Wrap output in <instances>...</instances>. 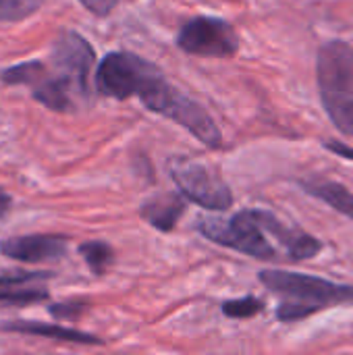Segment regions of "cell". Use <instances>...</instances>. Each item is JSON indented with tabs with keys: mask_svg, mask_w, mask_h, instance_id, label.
I'll return each instance as SVG.
<instances>
[{
	"mask_svg": "<svg viewBox=\"0 0 353 355\" xmlns=\"http://www.w3.org/2000/svg\"><path fill=\"white\" fill-rule=\"evenodd\" d=\"M10 208V196H6L4 191H0V216H4V212Z\"/></svg>",
	"mask_w": 353,
	"mask_h": 355,
	"instance_id": "cell-21",
	"label": "cell"
},
{
	"mask_svg": "<svg viewBox=\"0 0 353 355\" xmlns=\"http://www.w3.org/2000/svg\"><path fill=\"white\" fill-rule=\"evenodd\" d=\"M79 254L83 256L85 264L94 275H104L106 268L112 264V248L104 241H87L79 245Z\"/></svg>",
	"mask_w": 353,
	"mask_h": 355,
	"instance_id": "cell-15",
	"label": "cell"
},
{
	"mask_svg": "<svg viewBox=\"0 0 353 355\" xmlns=\"http://www.w3.org/2000/svg\"><path fill=\"white\" fill-rule=\"evenodd\" d=\"M264 310V302L258 297H241V300H231L223 304V314L227 318H235V320H243V318H252L256 314H260Z\"/></svg>",
	"mask_w": 353,
	"mask_h": 355,
	"instance_id": "cell-17",
	"label": "cell"
},
{
	"mask_svg": "<svg viewBox=\"0 0 353 355\" xmlns=\"http://www.w3.org/2000/svg\"><path fill=\"white\" fill-rule=\"evenodd\" d=\"M67 248L69 239L62 235H23L4 239L0 243V252L6 258L29 264L60 260L67 254Z\"/></svg>",
	"mask_w": 353,
	"mask_h": 355,
	"instance_id": "cell-10",
	"label": "cell"
},
{
	"mask_svg": "<svg viewBox=\"0 0 353 355\" xmlns=\"http://www.w3.org/2000/svg\"><path fill=\"white\" fill-rule=\"evenodd\" d=\"M177 46L193 56L225 58L239 50V37L233 25L218 17H196L181 27Z\"/></svg>",
	"mask_w": 353,
	"mask_h": 355,
	"instance_id": "cell-8",
	"label": "cell"
},
{
	"mask_svg": "<svg viewBox=\"0 0 353 355\" xmlns=\"http://www.w3.org/2000/svg\"><path fill=\"white\" fill-rule=\"evenodd\" d=\"M50 272H10L0 277V304L23 308L35 302L48 300L46 281L50 279Z\"/></svg>",
	"mask_w": 353,
	"mask_h": 355,
	"instance_id": "cell-11",
	"label": "cell"
},
{
	"mask_svg": "<svg viewBox=\"0 0 353 355\" xmlns=\"http://www.w3.org/2000/svg\"><path fill=\"white\" fill-rule=\"evenodd\" d=\"M94 56L89 42L75 31H62L50 52L54 71L62 75L79 96H87V77L94 67Z\"/></svg>",
	"mask_w": 353,
	"mask_h": 355,
	"instance_id": "cell-9",
	"label": "cell"
},
{
	"mask_svg": "<svg viewBox=\"0 0 353 355\" xmlns=\"http://www.w3.org/2000/svg\"><path fill=\"white\" fill-rule=\"evenodd\" d=\"M89 12L98 15V17H106L108 12H112V8L117 6L119 0H79Z\"/></svg>",
	"mask_w": 353,
	"mask_h": 355,
	"instance_id": "cell-19",
	"label": "cell"
},
{
	"mask_svg": "<svg viewBox=\"0 0 353 355\" xmlns=\"http://www.w3.org/2000/svg\"><path fill=\"white\" fill-rule=\"evenodd\" d=\"M260 283L273 293L285 297L277 308V318L283 322L308 318L310 314L325 310L333 304L353 302L352 285H339L320 277L285 270H262Z\"/></svg>",
	"mask_w": 353,
	"mask_h": 355,
	"instance_id": "cell-2",
	"label": "cell"
},
{
	"mask_svg": "<svg viewBox=\"0 0 353 355\" xmlns=\"http://www.w3.org/2000/svg\"><path fill=\"white\" fill-rule=\"evenodd\" d=\"M160 75L162 73L158 71L156 64L148 62L137 54L110 52L98 67L96 85L98 92L108 98L127 100L131 96L139 98L150 87V83Z\"/></svg>",
	"mask_w": 353,
	"mask_h": 355,
	"instance_id": "cell-5",
	"label": "cell"
},
{
	"mask_svg": "<svg viewBox=\"0 0 353 355\" xmlns=\"http://www.w3.org/2000/svg\"><path fill=\"white\" fill-rule=\"evenodd\" d=\"M85 310V304L81 302H71V304H56L50 308V314L58 320H75L81 312Z\"/></svg>",
	"mask_w": 353,
	"mask_h": 355,
	"instance_id": "cell-18",
	"label": "cell"
},
{
	"mask_svg": "<svg viewBox=\"0 0 353 355\" xmlns=\"http://www.w3.org/2000/svg\"><path fill=\"white\" fill-rule=\"evenodd\" d=\"M325 148H327V150H331V152H335L337 156H343V158H350V160H353V148L345 146V144H341V141H329V144H325Z\"/></svg>",
	"mask_w": 353,
	"mask_h": 355,
	"instance_id": "cell-20",
	"label": "cell"
},
{
	"mask_svg": "<svg viewBox=\"0 0 353 355\" xmlns=\"http://www.w3.org/2000/svg\"><path fill=\"white\" fill-rule=\"evenodd\" d=\"M144 106L173 123L185 127L196 139L208 148H218L223 144V133L212 121V116L191 98L177 92L164 77H158L139 98Z\"/></svg>",
	"mask_w": 353,
	"mask_h": 355,
	"instance_id": "cell-4",
	"label": "cell"
},
{
	"mask_svg": "<svg viewBox=\"0 0 353 355\" xmlns=\"http://www.w3.org/2000/svg\"><path fill=\"white\" fill-rule=\"evenodd\" d=\"M2 333H19V335H33V337H44V339H56V341H67V343H79V345H102L104 341L98 339L96 335L77 331V329H64L60 324H44L35 320H8L0 324Z\"/></svg>",
	"mask_w": 353,
	"mask_h": 355,
	"instance_id": "cell-12",
	"label": "cell"
},
{
	"mask_svg": "<svg viewBox=\"0 0 353 355\" xmlns=\"http://www.w3.org/2000/svg\"><path fill=\"white\" fill-rule=\"evenodd\" d=\"M316 79L329 119L343 135H353V48L347 42L333 40L318 50Z\"/></svg>",
	"mask_w": 353,
	"mask_h": 355,
	"instance_id": "cell-3",
	"label": "cell"
},
{
	"mask_svg": "<svg viewBox=\"0 0 353 355\" xmlns=\"http://www.w3.org/2000/svg\"><path fill=\"white\" fill-rule=\"evenodd\" d=\"M2 81L8 85H27L33 98L50 110L69 112L75 108V87L56 71H48L40 60H27L6 69L2 73Z\"/></svg>",
	"mask_w": 353,
	"mask_h": 355,
	"instance_id": "cell-7",
	"label": "cell"
},
{
	"mask_svg": "<svg viewBox=\"0 0 353 355\" xmlns=\"http://www.w3.org/2000/svg\"><path fill=\"white\" fill-rule=\"evenodd\" d=\"M200 231L214 243L258 260H308L322 243L302 229L289 227L266 210H241L231 218L206 216Z\"/></svg>",
	"mask_w": 353,
	"mask_h": 355,
	"instance_id": "cell-1",
	"label": "cell"
},
{
	"mask_svg": "<svg viewBox=\"0 0 353 355\" xmlns=\"http://www.w3.org/2000/svg\"><path fill=\"white\" fill-rule=\"evenodd\" d=\"M169 171L179 191L198 206L208 210H227L233 204L229 185L208 162L179 156L169 160Z\"/></svg>",
	"mask_w": 353,
	"mask_h": 355,
	"instance_id": "cell-6",
	"label": "cell"
},
{
	"mask_svg": "<svg viewBox=\"0 0 353 355\" xmlns=\"http://www.w3.org/2000/svg\"><path fill=\"white\" fill-rule=\"evenodd\" d=\"M46 0H0V21L17 23L31 17Z\"/></svg>",
	"mask_w": 353,
	"mask_h": 355,
	"instance_id": "cell-16",
	"label": "cell"
},
{
	"mask_svg": "<svg viewBox=\"0 0 353 355\" xmlns=\"http://www.w3.org/2000/svg\"><path fill=\"white\" fill-rule=\"evenodd\" d=\"M300 185L312 198H318V200L327 202L337 212L345 214L347 218H353V193L347 187H343L341 183L331 181V179L314 177V179H304Z\"/></svg>",
	"mask_w": 353,
	"mask_h": 355,
	"instance_id": "cell-14",
	"label": "cell"
},
{
	"mask_svg": "<svg viewBox=\"0 0 353 355\" xmlns=\"http://www.w3.org/2000/svg\"><path fill=\"white\" fill-rule=\"evenodd\" d=\"M185 212V200L177 193H162L141 206V216L158 231H173Z\"/></svg>",
	"mask_w": 353,
	"mask_h": 355,
	"instance_id": "cell-13",
	"label": "cell"
}]
</instances>
